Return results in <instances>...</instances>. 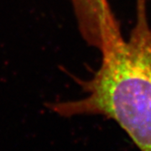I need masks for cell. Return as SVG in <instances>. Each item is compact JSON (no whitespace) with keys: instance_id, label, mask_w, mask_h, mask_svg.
Returning a JSON list of instances; mask_svg holds the SVG:
<instances>
[{"instance_id":"1","label":"cell","mask_w":151,"mask_h":151,"mask_svg":"<svg viewBox=\"0 0 151 151\" xmlns=\"http://www.w3.org/2000/svg\"><path fill=\"white\" fill-rule=\"evenodd\" d=\"M101 65L80 81L85 97L47 105L60 117L103 116L114 121L139 151H151V24L147 0H135V22L100 50Z\"/></svg>"},{"instance_id":"2","label":"cell","mask_w":151,"mask_h":151,"mask_svg":"<svg viewBox=\"0 0 151 151\" xmlns=\"http://www.w3.org/2000/svg\"><path fill=\"white\" fill-rule=\"evenodd\" d=\"M83 40L100 50L110 37L121 32L108 0H70Z\"/></svg>"}]
</instances>
